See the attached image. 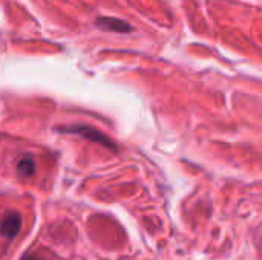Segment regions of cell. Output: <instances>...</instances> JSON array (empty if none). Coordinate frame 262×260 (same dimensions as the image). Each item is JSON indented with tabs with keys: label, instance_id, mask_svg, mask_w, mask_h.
<instances>
[{
	"label": "cell",
	"instance_id": "obj_4",
	"mask_svg": "<svg viewBox=\"0 0 262 260\" xmlns=\"http://www.w3.org/2000/svg\"><path fill=\"white\" fill-rule=\"evenodd\" d=\"M25 260H35V259H25Z\"/></svg>",
	"mask_w": 262,
	"mask_h": 260
},
{
	"label": "cell",
	"instance_id": "obj_2",
	"mask_svg": "<svg viewBox=\"0 0 262 260\" xmlns=\"http://www.w3.org/2000/svg\"><path fill=\"white\" fill-rule=\"evenodd\" d=\"M95 25L100 29L111 31V32H120V34H127L132 31V26L121 20V18H114V17H98L95 20Z\"/></svg>",
	"mask_w": 262,
	"mask_h": 260
},
{
	"label": "cell",
	"instance_id": "obj_1",
	"mask_svg": "<svg viewBox=\"0 0 262 260\" xmlns=\"http://www.w3.org/2000/svg\"><path fill=\"white\" fill-rule=\"evenodd\" d=\"M20 230H21V218L18 213L11 211L0 222V233L8 239H14L20 233Z\"/></svg>",
	"mask_w": 262,
	"mask_h": 260
},
{
	"label": "cell",
	"instance_id": "obj_3",
	"mask_svg": "<svg viewBox=\"0 0 262 260\" xmlns=\"http://www.w3.org/2000/svg\"><path fill=\"white\" fill-rule=\"evenodd\" d=\"M17 169H18V172H20L21 175L29 176V175H32L34 170H35V162H34V159H32L31 156L25 155V156H21V158L18 159Z\"/></svg>",
	"mask_w": 262,
	"mask_h": 260
}]
</instances>
